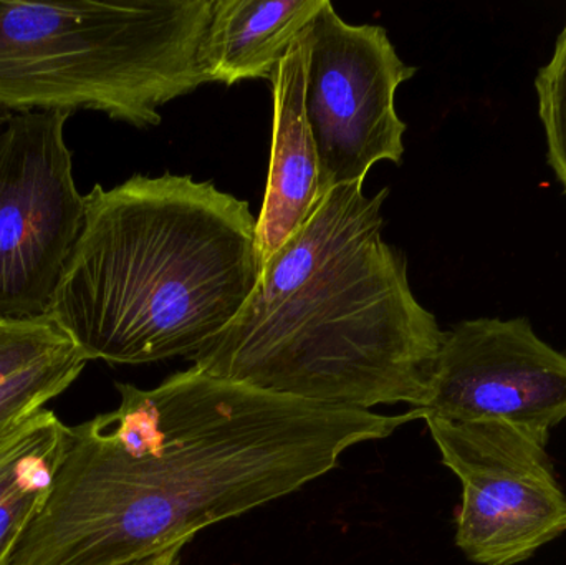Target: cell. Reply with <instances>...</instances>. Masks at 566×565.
I'll use <instances>...</instances> for the list:
<instances>
[{"mask_svg": "<svg viewBox=\"0 0 566 565\" xmlns=\"http://www.w3.org/2000/svg\"><path fill=\"white\" fill-rule=\"evenodd\" d=\"M12 115L13 113L7 112L6 108H2V106H0V132H2L3 126L7 125V122H9L10 116Z\"/></svg>", "mask_w": 566, "mask_h": 565, "instance_id": "cell-16", "label": "cell"}, {"mask_svg": "<svg viewBox=\"0 0 566 565\" xmlns=\"http://www.w3.org/2000/svg\"><path fill=\"white\" fill-rule=\"evenodd\" d=\"M0 322H2V321H0Z\"/></svg>", "mask_w": 566, "mask_h": 565, "instance_id": "cell-17", "label": "cell"}, {"mask_svg": "<svg viewBox=\"0 0 566 565\" xmlns=\"http://www.w3.org/2000/svg\"><path fill=\"white\" fill-rule=\"evenodd\" d=\"M185 546L171 547L166 553L159 554V556L151 557V559L142 561L132 565H179L181 561V551Z\"/></svg>", "mask_w": 566, "mask_h": 565, "instance_id": "cell-15", "label": "cell"}, {"mask_svg": "<svg viewBox=\"0 0 566 565\" xmlns=\"http://www.w3.org/2000/svg\"><path fill=\"white\" fill-rule=\"evenodd\" d=\"M328 0H214L199 46L206 83L274 80L293 42Z\"/></svg>", "mask_w": 566, "mask_h": 565, "instance_id": "cell-10", "label": "cell"}, {"mask_svg": "<svg viewBox=\"0 0 566 565\" xmlns=\"http://www.w3.org/2000/svg\"><path fill=\"white\" fill-rule=\"evenodd\" d=\"M69 428L52 494L7 565H132L295 493L422 418L326 407L192 365Z\"/></svg>", "mask_w": 566, "mask_h": 565, "instance_id": "cell-1", "label": "cell"}, {"mask_svg": "<svg viewBox=\"0 0 566 565\" xmlns=\"http://www.w3.org/2000/svg\"><path fill=\"white\" fill-rule=\"evenodd\" d=\"M308 29L279 65L274 86V129L264 205L258 218V252L264 265L312 218L325 195L318 156L305 113Z\"/></svg>", "mask_w": 566, "mask_h": 565, "instance_id": "cell-9", "label": "cell"}, {"mask_svg": "<svg viewBox=\"0 0 566 565\" xmlns=\"http://www.w3.org/2000/svg\"><path fill=\"white\" fill-rule=\"evenodd\" d=\"M69 428L49 408L0 443V565L9 564L53 490Z\"/></svg>", "mask_w": 566, "mask_h": 565, "instance_id": "cell-11", "label": "cell"}, {"mask_svg": "<svg viewBox=\"0 0 566 565\" xmlns=\"http://www.w3.org/2000/svg\"><path fill=\"white\" fill-rule=\"evenodd\" d=\"M535 92L548 165L566 192V20L551 60L538 70Z\"/></svg>", "mask_w": 566, "mask_h": 565, "instance_id": "cell-13", "label": "cell"}, {"mask_svg": "<svg viewBox=\"0 0 566 565\" xmlns=\"http://www.w3.org/2000/svg\"><path fill=\"white\" fill-rule=\"evenodd\" d=\"M388 196H366L365 181L332 189L195 367L326 407H424L446 332L382 239Z\"/></svg>", "mask_w": 566, "mask_h": 565, "instance_id": "cell-2", "label": "cell"}, {"mask_svg": "<svg viewBox=\"0 0 566 565\" xmlns=\"http://www.w3.org/2000/svg\"><path fill=\"white\" fill-rule=\"evenodd\" d=\"M258 218L212 181L135 175L85 196V224L46 317L86 360L192 357L251 297Z\"/></svg>", "mask_w": 566, "mask_h": 565, "instance_id": "cell-3", "label": "cell"}, {"mask_svg": "<svg viewBox=\"0 0 566 565\" xmlns=\"http://www.w3.org/2000/svg\"><path fill=\"white\" fill-rule=\"evenodd\" d=\"M381 25H353L326 2L308 27L305 113L323 195L365 181L379 161L401 165L406 123L396 90L416 75Z\"/></svg>", "mask_w": 566, "mask_h": 565, "instance_id": "cell-6", "label": "cell"}, {"mask_svg": "<svg viewBox=\"0 0 566 565\" xmlns=\"http://www.w3.org/2000/svg\"><path fill=\"white\" fill-rule=\"evenodd\" d=\"M422 420L462 484L455 544L469 561L521 564L565 533L566 494L547 443L501 421Z\"/></svg>", "mask_w": 566, "mask_h": 565, "instance_id": "cell-7", "label": "cell"}, {"mask_svg": "<svg viewBox=\"0 0 566 565\" xmlns=\"http://www.w3.org/2000/svg\"><path fill=\"white\" fill-rule=\"evenodd\" d=\"M88 364L78 348H66L0 385V443L62 395Z\"/></svg>", "mask_w": 566, "mask_h": 565, "instance_id": "cell-12", "label": "cell"}, {"mask_svg": "<svg viewBox=\"0 0 566 565\" xmlns=\"http://www.w3.org/2000/svg\"><path fill=\"white\" fill-rule=\"evenodd\" d=\"M70 113H13L0 132V321L46 317L85 224Z\"/></svg>", "mask_w": 566, "mask_h": 565, "instance_id": "cell-5", "label": "cell"}, {"mask_svg": "<svg viewBox=\"0 0 566 565\" xmlns=\"http://www.w3.org/2000/svg\"><path fill=\"white\" fill-rule=\"evenodd\" d=\"M422 418L501 421L548 443L566 421V355L531 321L472 318L446 332Z\"/></svg>", "mask_w": 566, "mask_h": 565, "instance_id": "cell-8", "label": "cell"}, {"mask_svg": "<svg viewBox=\"0 0 566 565\" xmlns=\"http://www.w3.org/2000/svg\"><path fill=\"white\" fill-rule=\"evenodd\" d=\"M214 0H0V106L80 109L135 128L205 85L199 46Z\"/></svg>", "mask_w": 566, "mask_h": 565, "instance_id": "cell-4", "label": "cell"}, {"mask_svg": "<svg viewBox=\"0 0 566 565\" xmlns=\"http://www.w3.org/2000/svg\"><path fill=\"white\" fill-rule=\"evenodd\" d=\"M73 342L49 317L0 322V385Z\"/></svg>", "mask_w": 566, "mask_h": 565, "instance_id": "cell-14", "label": "cell"}]
</instances>
